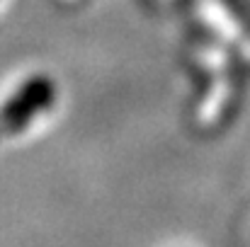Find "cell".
Wrapping results in <instances>:
<instances>
[{"mask_svg": "<svg viewBox=\"0 0 250 247\" xmlns=\"http://www.w3.org/2000/svg\"><path fill=\"white\" fill-rule=\"evenodd\" d=\"M56 99V85L46 76H32L0 109V138L22 133Z\"/></svg>", "mask_w": 250, "mask_h": 247, "instance_id": "cell-1", "label": "cell"}]
</instances>
